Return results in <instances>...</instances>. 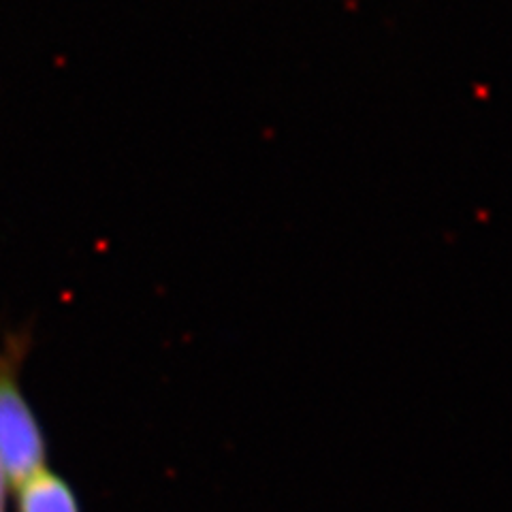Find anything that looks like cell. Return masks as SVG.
Here are the masks:
<instances>
[{
	"mask_svg": "<svg viewBox=\"0 0 512 512\" xmlns=\"http://www.w3.org/2000/svg\"><path fill=\"white\" fill-rule=\"evenodd\" d=\"M15 493L18 512H82L71 485L50 468L30 476Z\"/></svg>",
	"mask_w": 512,
	"mask_h": 512,
	"instance_id": "2",
	"label": "cell"
},
{
	"mask_svg": "<svg viewBox=\"0 0 512 512\" xmlns=\"http://www.w3.org/2000/svg\"><path fill=\"white\" fill-rule=\"evenodd\" d=\"M15 346H0V468L13 491L47 468L45 438L20 387Z\"/></svg>",
	"mask_w": 512,
	"mask_h": 512,
	"instance_id": "1",
	"label": "cell"
},
{
	"mask_svg": "<svg viewBox=\"0 0 512 512\" xmlns=\"http://www.w3.org/2000/svg\"><path fill=\"white\" fill-rule=\"evenodd\" d=\"M7 489H9V485H7V478H5V472H3V468H0V512H7Z\"/></svg>",
	"mask_w": 512,
	"mask_h": 512,
	"instance_id": "3",
	"label": "cell"
}]
</instances>
